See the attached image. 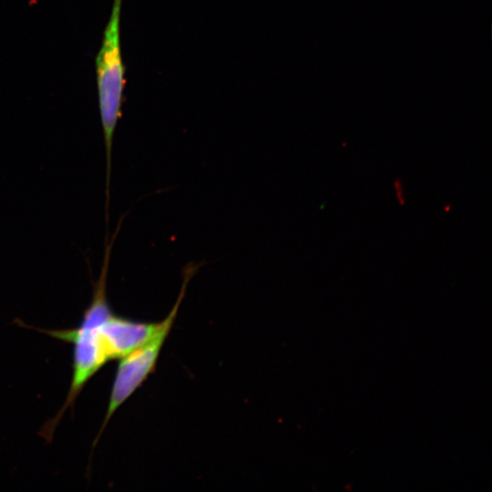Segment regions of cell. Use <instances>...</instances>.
<instances>
[{"label":"cell","mask_w":492,"mask_h":492,"mask_svg":"<svg viewBox=\"0 0 492 492\" xmlns=\"http://www.w3.org/2000/svg\"><path fill=\"white\" fill-rule=\"evenodd\" d=\"M122 0H113L109 20L96 57L99 113L107 157L106 211L108 210L111 153L117 123L121 117L125 67L120 49V13Z\"/></svg>","instance_id":"6da1fadb"},{"label":"cell","mask_w":492,"mask_h":492,"mask_svg":"<svg viewBox=\"0 0 492 492\" xmlns=\"http://www.w3.org/2000/svg\"><path fill=\"white\" fill-rule=\"evenodd\" d=\"M199 264H189L183 272V282L173 308L162 320L158 332L145 343L132 350L120 359L117 366L112 388L109 395L108 409L104 422L97 435H101L111 416L144 383L154 371L162 346L175 322L181 302L185 296L190 280L199 269Z\"/></svg>","instance_id":"7a4b0ae2"}]
</instances>
